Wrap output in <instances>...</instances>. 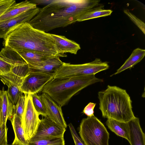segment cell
Instances as JSON below:
<instances>
[{
  "label": "cell",
  "mask_w": 145,
  "mask_h": 145,
  "mask_svg": "<svg viewBox=\"0 0 145 145\" xmlns=\"http://www.w3.org/2000/svg\"><path fill=\"white\" fill-rule=\"evenodd\" d=\"M2 94L1 97L2 100L1 111L3 123L6 125L8 119L10 120L12 117L14 106L8 97L7 91L3 88Z\"/></svg>",
  "instance_id": "obj_21"
},
{
  "label": "cell",
  "mask_w": 145,
  "mask_h": 145,
  "mask_svg": "<svg viewBox=\"0 0 145 145\" xmlns=\"http://www.w3.org/2000/svg\"><path fill=\"white\" fill-rule=\"evenodd\" d=\"M2 103V99L1 97H0V126L3 124L1 111Z\"/></svg>",
  "instance_id": "obj_32"
},
{
  "label": "cell",
  "mask_w": 145,
  "mask_h": 145,
  "mask_svg": "<svg viewBox=\"0 0 145 145\" xmlns=\"http://www.w3.org/2000/svg\"><path fill=\"white\" fill-rule=\"evenodd\" d=\"M124 12L145 34V24L144 23L131 13L129 10H124Z\"/></svg>",
  "instance_id": "obj_26"
},
{
  "label": "cell",
  "mask_w": 145,
  "mask_h": 145,
  "mask_svg": "<svg viewBox=\"0 0 145 145\" xmlns=\"http://www.w3.org/2000/svg\"><path fill=\"white\" fill-rule=\"evenodd\" d=\"M112 12L111 10H105L103 6L98 5L90 9L83 14L79 18L77 21L81 22L101 17L110 15Z\"/></svg>",
  "instance_id": "obj_22"
},
{
  "label": "cell",
  "mask_w": 145,
  "mask_h": 145,
  "mask_svg": "<svg viewBox=\"0 0 145 145\" xmlns=\"http://www.w3.org/2000/svg\"><path fill=\"white\" fill-rule=\"evenodd\" d=\"M15 67L8 63L0 55V74H6L10 72Z\"/></svg>",
  "instance_id": "obj_27"
},
{
  "label": "cell",
  "mask_w": 145,
  "mask_h": 145,
  "mask_svg": "<svg viewBox=\"0 0 145 145\" xmlns=\"http://www.w3.org/2000/svg\"><path fill=\"white\" fill-rule=\"evenodd\" d=\"M79 133L86 145H109V133L94 115L82 120Z\"/></svg>",
  "instance_id": "obj_5"
},
{
  "label": "cell",
  "mask_w": 145,
  "mask_h": 145,
  "mask_svg": "<svg viewBox=\"0 0 145 145\" xmlns=\"http://www.w3.org/2000/svg\"><path fill=\"white\" fill-rule=\"evenodd\" d=\"M63 63L59 57L56 56L48 59L39 65L28 67L29 72L54 74Z\"/></svg>",
  "instance_id": "obj_16"
},
{
  "label": "cell",
  "mask_w": 145,
  "mask_h": 145,
  "mask_svg": "<svg viewBox=\"0 0 145 145\" xmlns=\"http://www.w3.org/2000/svg\"><path fill=\"white\" fill-rule=\"evenodd\" d=\"M40 96L46 109L47 116L56 123L66 129L67 125L63 116L61 107L47 94L42 93Z\"/></svg>",
  "instance_id": "obj_12"
},
{
  "label": "cell",
  "mask_w": 145,
  "mask_h": 145,
  "mask_svg": "<svg viewBox=\"0 0 145 145\" xmlns=\"http://www.w3.org/2000/svg\"><path fill=\"white\" fill-rule=\"evenodd\" d=\"M100 1L97 0L51 1L39 8L38 13L29 23L33 27L46 33L77 21L81 15L98 5Z\"/></svg>",
  "instance_id": "obj_1"
},
{
  "label": "cell",
  "mask_w": 145,
  "mask_h": 145,
  "mask_svg": "<svg viewBox=\"0 0 145 145\" xmlns=\"http://www.w3.org/2000/svg\"><path fill=\"white\" fill-rule=\"evenodd\" d=\"M145 55V50L140 48L135 49L124 64L111 76L118 74L127 69H131L140 62L144 57Z\"/></svg>",
  "instance_id": "obj_20"
},
{
  "label": "cell",
  "mask_w": 145,
  "mask_h": 145,
  "mask_svg": "<svg viewBox=\"0 0 145 145\" xmlns=\"http://www.w3.org/2000/svg\"><path fill=\"white\" fill-rule=\"evenodd\" d=\"M3 45L14 50H30L52 56L67 57L58 53L51 34L36 29L28 23L13 28L7 34Z\"/></svg>",
  "instance_id": "obj_2"
},
{
  "label": "cell",
  "mask_w": 145,
  "mask_h": 145,
  "mask_svg": "<svg viewBox=\"0 0 145 145\" xmlns=\"http://www.w3.org/2000/svg\"><path fill=\"white\" fill-rule=\"evenodd\" d=\"M106 124L112 132L117 135L129 140V127L128 122H124L113 119H108Z\"/></svg>",
  "instance_id": "obj_19"
},
{
  "label": "cell",
  "mask_w": 145,
  "mask_h": 145,
  "mask_svg": "<svg viewBox=\"0 0 145 145\" xmlns=\"http://www.w3.org/2000/svg\"><path fill=\"white\" fill-rule=\"evenodd\" d=\"M129 142L131 145H145V135L141 127L139 119L135 117L128 122Z\"/></svg>",
  "instance_id": "obj_14"
},
{
  "label": "cell",
  "mask_w": 145,
  "mask_h": 145,
  "mask_svg": "<svg viewBox=\"0 0 145 145\" xmlns=\"http://www.w3.org/2000/svg\"><path fill=\"white\" fill-rule=\"evenodd\" d=\"M39 8L30 10L15 17L0 21V38L5 40L7 34L13 28L22 23H28L38 13Z\"/></svg>",
  "instance_id": "obj_11"
},
{
  "label": "cell",
  "mask_w": 145,
  "mask_h": 145,
  "mask_svg": "<svg viewBox=\"0 0 145 145\" xmlns=\"http://www.w3.org/2000/svg\"><path fill=\"white\" fill-rule=\"evenodd\" d=\"M24 94L25 102L22 117V126L25 138L28 141L35 135L40 120L33 106L31 94Z\"/></svg>",
  "instance_id": "obj_8"
},
{
  "label": "cell",
  "mask_w": 145,
  "mask_h": 145,
  "mask_svg": "<svg viewBox=\"0 0 145 145\" xmlns=\"http://www.w3.org/2000/svg\"><path fill=\"white\" fill-rule=\"evenodd\" d=\"M98 94L99 109L103 117L128 122L135 117L132 101L125 90L108 85L105 90Z\"/></svg>",
  "instance_id": "obj_3"
},
{
  "label": "cell",
  "mask_w": 145,
  "mask_h": 145,
  "mask_svg": "<svg viewBox=\"0 0 145 145\" xmlns=\"http://www.w3.org/2000/svg\"><path fill=\"white\" fill-rule=\"evenodd\" d=\"M29 73L27 65L18 66L10 72L0 74L1 81L8 87L7 92L8 97L14 106L20 96L23 93L20 88L25 78Z\"/></svg>",
  "instance_id": "obj_7"
},
{
  "label": "cell",
  "mask_w": 145,
  "mask_h": 145,
  "mask_svg": "<svg viewBox=\"0 0 145 145\" xmlns=\"http://www.w3.org/2000/svg\"><path fill=\"white\" fill-rule=\"evenodd\" d=\"M28 145H65L63 136L28 141Z\"/></svg>",
  "instance_id": "obj_23"
},
{
  "label": "cell",
  "mask_w": 145,
  "mask_h": 145,
  "mask_svg": "<svg viewBox=\"0 0 145 145\" xmlns=\"http://www.w3.org/2000/svg\"><path fill=\"white\" fill-rule=\"evenodd\" d=\"M96 105L95 103H89L84 108L83 112L88 117L94 116V109Z\"/></svg>",
  "instance_id": "obj_31"
},
{
  "label": "cell",
  "mask_w": 145,
  "mask_h": 145,
  "mask_svg": "<svg viewBox=\"0 0 145 145\" xmlns=\"http://www.w3.org/2000/svg\"><path fill=\"white\" fill-rule=\"evenodd\" d=\"M14 51L21 56L28 66L39 65L48 59L54 57L30 50H18Z\"/></svg>",
  "instance_id": "obj_17"
},
{
  "label": "cell",
  "mask_w": 145,
  "mask_h": 145,
  "mask_svg": "<svg viewBox=\"0 0 145 145\" xmlns=\"http://www.w3.org/2000/svg\"><path fill=\"white\" fill-rule=\"evenodd\" d=\"M106 62H102L99 58L92 61L80 64H72L63 62L54 73V78H65L94 75L108 69Z\"/></svg>",
  "instance_id": "obj_6"
},
{
  "label": "cell",
  "mask_w": 145,
  "mask_h": 145,
  "mask_svg": "<svg viewBox=\"0 0 145 145\" xmlns=\"http://www.w3.org/2000/svg\"><path fill=\"white\" fill-rule=\"evenodd\" d=\"M10 121L15 134V138L12 145H28V141L25 138L22 126V119L17 115L14 114L12 115Z\"/></svg>",
  "instance_id": "obj_18"
},
{
  "label": "cell",
  "mask_w": 145,
  "mask_h": 145,
  "mask_svg": "<svg viewBox=\"0 0 145 145\" xmlns=\"http://www.w3.org/2000/svg\"><path fill=\"white\" fill-rule=\"evenodd\" d=\"M15 2L13 0H0V17Z\"/></svg>",
  "instance_id": "obj_30"
},
{
  "label": "cell",
  "mask_w": 145,
  "mask_h": 145,
  "mask_svg": "<svg viewBox=\"0 0 145 145\" xmlns=\"http://www.w3.org/2000/svg\"><path fill=\"white\" fill-rule=\"evenodd\" d=\"M54 74L29 72L24 78L20 88L24 94L41 92L45 85L54 78Z\"/></svg>",
  "instance_id": "obj_9"
},
{
  "label": "cell",
  "mask_w": 145,
  "mask_h": 145,
  "mask_svg": "<svg viewBox=\"0 0 145 145\" xmlns=\"http://www.w3.org/2000/svg\"><path fill=\"white\" fill-rule=\"evenodd\" d=\"M55 40L58 53L61 54L69 53L76 54L81 48L80 45L65 36L51 34Z\"/></svg>",
  "instance_id": "obj_15"
},
{
  "label": "cell",
  "mask_w": 145,
  "mask_h": 145,
  "mask_svg": "<svg viewBox=\"0 0 145 145\" xmlns=\"http://www.w3.org/2000/svg\"><path fill=\"white\" fill-rule=\"evenodd\" d=\"M31 95L33 106L38 114L44 117L47 116L46 109L40 95L37 93Z\"/></svg>",
  "instance_id": "obj_24"
},
{
  "label": "cell",
  "mask_w": 145,
  "mask_h": 145,
  "mask_svg": "<svg viewBox=\"0 0 145 145\" xmlns=\"http://www.w3.org/2000/svg\"><path fill=\"white\" fill-rule=\"evenodd\" d=\"M3 91L2 90H0V97H1Z\"/></svg>",
  "instance_id": "obj_33"
},
{
  "label": "cell",
  "mask_w": 145,
  "mask_h": 145,
  "mask_svg": "<svg viewBox=\"0 0 145 145\" xmlns=\"http://www.w3.org/2000/svg\"><path fill=\"white\" fill-rule=\"evenodd\" d=\"M7 145H9V144H8Z\"/></svg>",
  "instance_id": "obj_34"
},
{
  "label": "cell",
  "mask_w": 145,
  "mask_h": 145,
  "mask_svg": "<svg viewBox=\"0 0 145 145\" xmlns=\"http://www.w3.org/2000/svg\"><path fill=\"white\" fill-rule=\"evenodd\" d=\"M103 80L91 75L73 78H54L44 87L41 92L48 95L58 105H65L75 94L88 86Z\"/></svg>",
  "instance_id": "obj_4"
},
{
  "label": "cell",
  "mask_w": 145,
  "mask_h": 145,
  "mask_svg": "<svg viewBox=\"0 0 145 145\" xmlns=\"http://www.w3.org/2000/svg\"><path fill=\"white\" fill-rule=\"evenodd\" d=\"M37 7L35 3L27 0L18 3L15 2L0 17V21L15 17Z\"/></svg>",
  "instance_id": "obj_13"
},
{
  "label": "cell",
  "mask_w": 145,
  "mask_h": 145,
  "mask_svg": "<svg viewBox=\"0 0 145 145\" xmlns=\"http://www.w3.org/2000/svg\"><path fill=\"white\" fill-rule=\"evenodd\" d=\"M66 129L57 124L47 116L40 120L35 135L31 139L63 136Z\"/></svg>",
  "instance_id": "obj_10"
},
{
  "label": "cell",
  "mask_w": 145,
  "mask_h": 145,
  "mask_svg": "<svg viewBox=\"0 0 145 145\" xmlns=\"http://www.w3.org/2000/svg\"><path fill=\"white\" fill-rule=\"evenodd\" d=\"M8 128L3 123L0 126V145H7V133Z\"/></svg>",
  "instance_id": "obj_28"
},
{
  "label": "cell",
  "mask_w": 145,
  "mask_h": 145,
  "mask_svg": "<svg viewBox=\"0 0 145 145\" xmlns=\"http://www.w3.org/2000/svg\"><path fill=\"white\" fill-rule=\"evenodd\" d=\"M25 96L22 94L20 96L16 104L14 106L12 115L16 114L22 119L25 106Z\"/></svg>",
  "instance_id": "obj_25"
},
{
  "label": "cell",
  "mask_w": 145,
  "mask_h": 145,
  "mask_svg": "<svg viewBox=\"0 0 145 145\" xmlns=\"http://www.w3.org/2000/svg\"><path fill=\"white\" fill-rule=\"evenodd\" d=\"M68 125L75 145H86L78 135L72 124L70 123Z\"/></svg>",
  "instance_id": "obj_29"
}]
</instances>
